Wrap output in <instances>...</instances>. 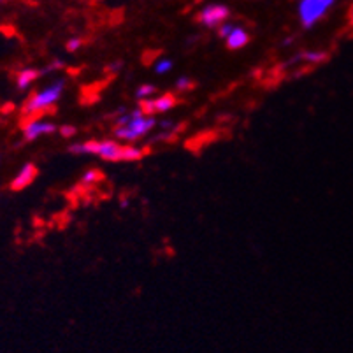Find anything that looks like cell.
Masks as SVG:
<instances>
[{
	"label": "cell",
	"instance_id": "6da1fadb",
	"mask_svg": "<svg viewBox=\"0 0 353 353\" xmlns=\"http://www.w3.org/2000/svg\"><path fill=\"white\" fill-rule=\"evenodd\" d=\"M114 123H116L114 136L127 142H133L145 138L146 133H149L157 127V120L153 116H149V114L142 113L141 107L129 111V113H122L114 120Z\"/></svg>",
	"mask_w": 353,
	"mask_h": 353
},
{
	"label": "cell",
	"instance_id": "7a4b0ae2",
	"mask_svg": "<svg viewBox=\"0 0 353 353\" xmlns=\"http://www.w3.org/2000/svg\"><path fill=\"white\" fill-rule=\"evenodd\" d=\"M63 90H65V79H55V81L50 83L47 87H44L43 90L34 94L32 97H28L27 103L21 107V113H23L25 116H36V114L43 113V111L52 109L60 98H62Z\"/></svg>",
	"mask_w": 353,
	"mask_h": 353
},
{
	"label": "cell",
	"instance_id": "3957f363",
	"mask_svg": "<svg viewBox=\"0 0 353 353\" xmlns=\"http://www.w3.org/2000/svg\"><path fill=\"white\" fill-rule=\"evenodd\" d=\"M336 0H299L297 14L302 28L311 30L325 18L334 8Z\"/></svg>",
	"mask_w": 353,
	"mask_h": 353
},
{
	"label": "cell",
	"instance_id": "277c9868",
	"mask_svg": "<svg viewBox=\"0 0 353 353\" xmlns=\"http://www.w3.org/2000/svg\"><path fill=\"white\" fill-rule=\"evenodd\" d=\"M231 18V9L224 4H209L206 8H202V11L199 12L197 20L202 27L206 28H218L222 23Z\"/></svg>",
	"mask_w": 353,
	"mask_h": 353
},
{
	"label": "cell",
	"instance_id": "5b68a950",
	"mask_svg": "<svg viewBox=\"0 0 353 353\" xmlns=\"http://www.w3.org/2000/svg\"><path fill=\"white\" fill-rule=\"evenodd\" d=\"M178 106V98L173 94L158 95L155 98H146V100H139V107L145 114L155 116V114H164L167 111L174 109Z\"/></svg>",
	"mask_w": 353,
	"mask_h": 353
},
{
	"label": "cell",
	"instance_id": "8992f818",
	"mask_svg": "<svg viewBox=\"0 0 353 353\" xmlns=\"http://www.w3.org/2000/svg\"><path fill=\"white\" fill-rule=\"evenodd\" d=\"M58 130V127L52 122H46V120H36V118H30L28 122H25L23 125V138L27 141H37L43 136H52Z\"/></svg>",
	"mask_w": 353,
	"mask_h": 353
},
{
	"label": "cell",
	"instance_id": "52a82bcc",
	"mask_svg": "<svg viewBox=\"0 0 353 353\" xmlns=\"http://www.w3.org/2000/svg\"><path fill=\"white\" fill-rule=\"evenodd\" d=\"M36 178H37V167H36V165L25 164L23 167L18 171V174L14 176V180L11 181V190H14V192H20V190L30 186V184L34 183V180H36Z\"/></svg>",
	"mask_w": 353,
	"mask_h": 353
},
{
	"label": "cell",
	"instance_id": "ba28073f",
	"mask_svg": "<svg viewBox=\"0 0 353 353\" xmlns=\"http://www.w3.org/2000/svg\"><path fill=\"white\" fill-rule=\"evenodd\" d=\"M225 43H227L228 50H241V47H244L250 43V34L243 27L235 25L231 34L225 37Z\"/></svg>",
	"mask_w": 353,
	"mask_h": 353
},
{
	"label": "cell",
	"instance_id": "9c48e42d",
	"mask_svg": "<svg viewBox=\"0 0 353 353\" xmlns=\"http://www.w3.org/2000/svg\"><path fill=\"white\" fill-rule=\"evenodd\" d=\"M327 56L329 55H327L325 52H320V50H308V52L299 53V55L292 60V63L302 62V63H310V65H320V63L325 62Z\"/></svg>",
	"mask_w": 353,
	"mask_h": 353
},
{
	"label": "cell",
	"instance_id": "30bf717a",
	"mask_svg": "<svg viewBox=\"0 0 353 353\" xmlns=\"http://www.w3.org/2000/svg\"><path fill=\"white\" fill-rule=\"evenodd\" d=\"M37 78H41L39 71H37V69H32V67H27V69L20 71L18 72V76H16V87H18V90L21 92L28 90L32 83L36 81Z\"/></svg>",
	"mask_w": 353,
	"mask_h": 353
},
{
	"label": "cell",
	"instance_id": "8fae6325",
	"mask_svg": "<svg viewBox=\"0 0 353 353\" xmlns=\"http://www.w3.org/2000/svg\"><path fill=\"white\" fill-rule=\"evenodd\" d=\"M145 157V149L133 145L123 146V162H139Z\"/></svg>",
	"mask_w": 353,
	"mask_h": 353
},
{
	"label": "cell",
	"instance_id": "7c38bea8",
	"mask_svg": "<svg viewBox=\"0 0 353 353\" xmlns=\"http://www.w3.org/2000/svg\"><path fill=\"white\" fill-rule=\"evenodd\" d=\"M155 94H157V87H155V85H149V83H146V85H139L138 90H136V97H138V100H146V98H149Z\"/></svg>",
	"mask_w": 353,
	"mask_h": 353
},
{
	"label": "cell",
	"instance_id": "4fadbf2b",
	"mask_svg": "<svg viewBox=\"0 0 353 353\" xmlns=\"http://www.w3.org/2000/svg\"><path fill=\"white\" fill-rule=\"evenodd\" d=\"M173 67H174L173 60L160 58L157 63H155V72H157V74H169V72L173 71Z\"/></svg>",
	"mask_w": 353,
	"mask_h": 353
},
{
	"label": "cell",
	"instance_id": "5bb4252c",
	"mask_svg": "<svg viewBox=\"0 0 353 353\" xmlns=\"http://www.w3.org/2000/svg\"><path fill=\"white\" fill-rule=\"evenodd\" d=\"M98 180H100V173H98L97 169H90V171H87V173L83 174L81 183L87 184V186H92V184L97 183Z\"/></svg>",
	"mask_w": 353,
	"mask_h": 353
},
{
	"label": "cell",
	"instance_id": "9a60e30c",
	"mask_svg": "<svg viewBox=\"0 0 353 353\" xmlns=\"http://www.w3.org/2000/svg\"><path fill=\"white\" fill-rule=\"evenodd\" d=\"M193 88V81L189 76H181L176 81V90L178 92H190Z\"/></svg>",
	"mask_w": 353,
	"mask_h": 353
},
{
	"label": "cell",
	"instance_id": "2e32d148",
	"mask_svg": "<svg viewBox=\"0 0 353 353\" xmlns=\"http://www.w3.org/2000/svg\"><path fill=\"white\" fill-rule=\"evenodd\" d=\"M62 67H63L62 60H55V62L47 63V65L44 67V69H41L39 74H41V76H47V74H52V72L58 71V69H62Z\"/></svg>",
	"mask_w": 353,
	"mask_h": 353
},
{
	"label": "cell",
	"instance_id": "e0dca14e",
	"mask_svg": "<svg viewBox=\"0 0 353 353\" xmlns=\"http://www.w3.org/2000/svg\"><path fill=\"white\" fill-rule=\"evenodd\" d=\"M81 46H83V41L79 39V37H71V39L65 43V50L69 53H76Z\"/></svg>",
	"mask_w": 353,
	"mask_h": 353
},
{
	"label": "cell",
	"instance_id": "ac0fdd59",
	"mask_svg": "<svg viewBox=\"0 0 353 353\" xmlns=\"http://www.w3.org/2000/svg\"><path fill=\"white\" fill-rule=\"evenodd\" d=\"M58 132L62 138H74L76 133H78V129H76L74 125H63V127H60Z\"/></svg>",
	"mask_w": 353,
	"mask_h": 353
},
{
	"label": "cell",
	"instance_id": "d6986e66",
	"mask_svg": "<svg viewBox=\"0 0 353 353\" xmlns=\"http://www.w3.org/2000/svg\"><path fill=\"white\" fill-rule=\"evenodd\" d=\"M234 27H235L234 23H228V21H225V23H222L220 27H218V36H220L222 39H225V37L231 34L232 28H234Z\"/></svg>",
	"mask_w": 353,
	"mask_h": 353
},
{
	"label": "cell",
	"instance_id": "ffe728a7",
	"mask_svg": "<svg viewBox=\"0 0 353 353\" xmlns=\"http://www.w3.org/2000/svg\"><path fill=\"white\" fill-rule=\"evenodd\" d=\"M122 67H123L122 62H113L106 67V71L111 72V74H116V72L122 71Z\"/></svg>",
	"mask_w": 353,
	"mask_h": 353
},
{
	"label": "cell",
	"instance_id": "44dd1931",
	"mask_svg": "<svg viewBox=\"0 0 353 353\" xmlns=\"http://www.w3.org/2000/svg\"><path fill=\"white\" fill-rule=\"evenodd\" d=\"M174 127H176V123L173 122V120H164V122L160 123V129L164 130V132H169L171 129H174ZM171 133V132H169Z\"/></svg>",
	"mask_w": 353,
	"mask_h": 353
},
{
	"label": "cell",
	"instance_id": "7402d4cb",
	"mask_svg": "<svg viewBox=\"0 0 353 353\" xmlns=\"http://www.w3.org/2000/svg\"><path fill=\"white\" fill-rule=\"evenodd\" d=\"M350 20L353 21V4H352V8H350Z\"/></svg>",
	"mask_w": 353,
	"mask_h": 353
}]
</instances>
